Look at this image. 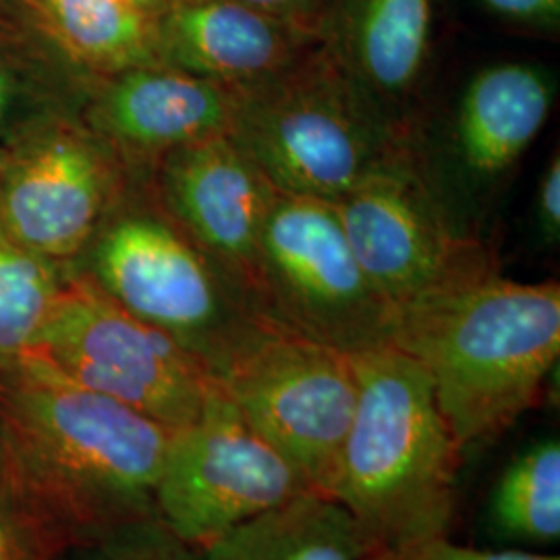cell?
<instances>
[{
	"label": "cell",
	"mask_w": 560,
	"mask_h": 560,
	"mask_svg": "<svg viewBox=\"0 0 560 560\" xmlns=\"http://www.w3.org/2000/svg\"><path fill=\"white\" fill-rule=\"evenodd\" d=\"M550 75L527 62L481 69L463 92L457 145L465 166L481 177L509 171L538 138L555 102Z\"/></svg>",
	"instance_id": "cell-17"
},
{
	"label": "cell",
	"mask_w": 560,
	"mask_h": 560,
	"mask_svg": "<svg viewBox=\"0 0 560 560\" xmlns=\"http://www.w3.org/2000/svg\"><path fill=\"white\" fill-rule=\"evenodd\" d=\"M365 277L397 314L499 270L480 241L453 224L402 148L332 201Z\"/></svg>",
	"instance_id": "cell-10"
},
{
	"label": "cell",
	"mask_w": 560,
	"mask_h": 560,
	"mask_svg": "<svg viewBox=\"0 0 560 560\" xmlns=\"http://www.w3.org/2000/svg\"><path fill=\"white\" fill-rule=\"evenodd\" d=\"M374 560H560L557 555H544L523 548H504V550H480L455 544L451 538L423 541L413 548L400 550Z\"/></svg>",
	"instance_id": "cell-25"
},
{
	"label": "cell",
	"mask_w": 560,
	"mask_h": 560,
	"mask_svg": "<svg viewBox=\"0 0 560 560\" xmlns=\"http://www.w3.org/2000/svg\"><path fill=\"white\" fill-rule=\"evenodd\" d=\"M538 229L548 245H559L560 241V159L559 152L550 156L544 171L538 191Z\"/></svg>",
	"instance_id": "cell-27"
},
{
	"label": "cell",
	"mask_w": 560,
	"mask_h": 560,
	"mask_svg": "<svg viewBox=\"0 0 560 560\" xmlns=\"http://www.w3.org/2000/svg\"><path fill=\"white\" fill-rule=\"evenodd\" d=\"M94 81L21 0H0V150L52 122L80 119Z\"/></svg>",
	"instance_id": "cell-15"
},
{
	"label": "cell",
	"mask_w": 560,
	"mask_h": 560,
	"mask_svg": "<svg viewBox=\"0 0 560 560\" xmlns=\"http://www.w3.org/2000/svg\"><path fill=\"white\" fill-rule=\"evenodd\" d=\"M258 303L280 324L349 353L390 342L395 326L335 203L284 191H277L261 226Z\"/></svg>",
	"instance_id": "cell-8"
},
{
	"label": "cell",
	"mask_w": 560,
	"mask_h": 560,
	"mask_svg": "<svg viewBox=\"0 0 560 560\" xmlns=\"http://www.w3.org/2000/svg\"><path fill=\"white\" fill-rule=\"evenodd\" d=\"M4 478L62 546L159 520L173 428L69 381L30 353L0 368Z\"/></svg>",
	"instance_id": "cell-1"
},
{
	"label": "cell",
	"mask_w": 560,
	"mask_h": 560,
	"mask_svg": "<svg viewBox=\"0 0 560 560\" xmlns=\"http://www.w3.org/2000/svg\"><path fill=\"white\" fill-rule=\"evenodd\" d=\"M73 272L217 372L268 318L161 208L150 183L127 180Z\"/></svg>",
	"instance_id": "cell-4"
},
{
	"label": "cell",
	"mask_w": 560,
	"mask_h": 560,
	"mask_svg": "<svg viewBox=\"0 0 560 560\" xmlns=\"http://www.w3.org/2000/svg\"><path fill=\"white\" fill-rule=\"evenodd\" d=\"M481 7L499 20L557 30L560 23V0H480Z\"/></svg>",
	"instance_id": "cell-26"
},
{
	"label": "cell",
	"mask_w": 560,
	"mask_h": 560,
	"mask_svg": "<svg viewBox=\"0 0 560 560\" xmlns=\"http://www.w3.org/2000/svg\"><path fill=\"white\" fill-rule=\"evenodd\" d=\"M129 2L136 4L143 13H148V15H152V18H159L168 0H129Z\"/></svg>",
	"instance_id": "cell-28"
},
{
	"label": "cell",
	"mask_w": 560,
	"mask_h": 560,
	"mask_svg": "<svg viewBox=\"0 0 560 560\" xmlns=\"http://www.w3.org/2000/svg\"><path fill=\"white\" fill-rule=\"evenodd\" d=\"M32 353L69 381L173 430L198 420L217 384L177 340L122 310L73 270Z\"/></svg>",
	"instance_id": "cell-7"
},
{
	"label": "cell",
	"mask_w": 560,
	"mask_h": 560,
	"mask_svg": "<svg viewBox=\"0 0 560 560\" xmlns=\"http://www.w3.org/2000/svg\"><path fill=\"white\" fill-rule=\"evenodd\" d=\"M206 560H360L353 523L339 502L307 492L214 541Z\"/></svg>",
	"instance_id": "cell-19"
},
{
	"label": "cell",
	"mask_w": 560,
	"mask_h": 560,
	"mask_svg": "<svg viewBox=\"0 0 560 560\" xmlns=\"http://www.w3.org/2000/svg\"><path fill=\"white\" fill-rule=\"evenodd\" d=\"M390 342L423 368L463 451L494 442L540 405L559 363V282L486 272L399 312Z\"/></svg>",
	"instance_id": "cell-2"
},
{
	"label": "cell",
	"mask_w": 560,
	"mask_h": 560,
	"mask_svg": "<svg viewBox=\"0 0 560 560\" xmlns=\"http://www.w3.org/2000/svg\"><path fill=\"white\" fill-rule=\"evenodd\" d=\"M488 523L501 540L525 546L559 544V439L532 442L504 467L488 501Z\"/></svg>",
	"instance_id": "cell-20"
},
{
	"label": "cell",
	"mask_w": 560,
	"mask_h": 560,
	"mask_svg": "<svg viewBox=\"0 0 560 560\" xmlns=\"http://www.w3.org/2000/svg\"><path fill=\"white\" fill-rule=\"evenodd\" d=\"M59 536L23 501L13 483L0 480V560H55Z\"/></svg>",
	"instance_id": "cell-23"
},
{
	"label": "cell",
	"mask_w": 560,
	"mask_h": 560,
	"mask_svg": "<svg viewBox=\"0 0 560 560\" xmlns=\"http://www.w3.org/2000/svg\"><path fill=\"white\" fill-rule=\"evenodd\" d=\"M358 405L330 497L353 523L361 559L451 538L463 446L432 382L393 342L353 353Z\"/></svg>",
	"instance_id": "cell-3"
},
{
	"label": "cell",
	"mask_w": 560,
	"mask_h": 560,
	"mask_svg": "<svg viewBox=\"0 0 560 560\" xmlns=\"http://www.w3.org/2000/svg\"><path fill=\"white\" fill-rule=\"evenodd\" d=\"M67 59L101 80L161 65L156 18L129 0H21Z\"/></svg>",
	"instance_id": "cell-18"
},
{
	"label": "cell",
	"mask_w": 560,
	"mask_h": 560,
	"mask_svg": "<svg viewBox=\"0 0 560 560\" xmlns=\"http://www.w3.org/2000/svg\"><path fill=\"white\" fill-rule=\"evenodd\" d=\"M229 136L279 191L326 201L405 148L326 42L279 75L240 85Z\"/></svg>",
	"instance_id": "cell-5"
},
{
	"label": "cell",
	"mask_w": 560,
	"mask_h": 560,
	"mask_svg": "<svg viewBox=\"0 0 560 560\" xmlns=\"http://www.w3.org/2000/svg\"><path fill=\"white\" fill-rule=\"evenodd\" d=\"M214 381L310 490L328 499L358 405L353 353L268 316Z\"/></svg>",
	"instance_id": "cell-6"
},
{
	"label": "cell",
	"mask_w": 560,
	"mask_h": 560,
	"mask_svg": "<svg viewBox=\"0 0 560 560\" xmlns=\"http://www.w3.org/2000/svg\"><path fill=\"white\" fill-rule=\"evenodd\" d=\"M55 560H206L198 550L175 538L159 520L141 521L101 540L62 548Z\"/></svg>",
	"instance_id": "cell-22"
},
{
	"label": "cell",
	"mask_w": 560,
	"mask_h": 560,
	"mask_svg": "<svg viewBox=\"0 0 560 560\" xmlns=\"http://www.w3.org/2000/svg\"><path fill=\"white\" fill-rule=\"evenodd\" d=\"M4 476V451H2V428H0V480Z\"/></svg>",
	"instance_id": "cell-29"
},
{
	"label": "cell",
	"mask_w": 560,
	"mask_h": 560,
	"mask_svg": "<svg viewBox=\"0 0 560 560\" xmlns=\"http://www.w3.org/2000/svg\"><path fill=\"white\" fill-rule=\"evenodd\" d=\"M131 177L81 119H65L2 150L0 217L32 252L71 266Z\"/></svg>",
	"instance_id": "cell-11"
},
{
	"label": "cell",
	"mask_w": 560,
	"mask_h": 560,
	"mask_svg": "<svg viewBox=\"0 0 560 560\" xmlns=\"http://www.w3.org/2000/svg\"><path fill=\"white\" fill-rule=\"evenodd\" d=\"M156 32L164 65L229 85L279 75L324 42L235 0H168Z\"/></svg>",
	"instance_id": "cell-14"
},
{
	"label": "cell",
	"mask_w": 560,
	"mask_h": 560,
	"mask_svg": "<svg viewBox=\"0 0 560 560\" xmlns=\"http://www.w3.org/2000/svg\"><path fill=\"white\" fill-rule=\"evenodd\" d=\"M237 106L240 85L161 62L94 81L80 119L131 173H148L173 150L229 136Z\"/></svg>",
	"instance_id": "cell-13"
},
{
	"label": "cell",
	"mask_w": 560,
	"mask_h": 560,
	"mask_svg": "<svg viewBox=\"0 0 560 560\" xmlns=\"http://www.w3.org/2000/svg\"><path fill=\"white\" fill-rule=\"evenodd\" d=\"M145 175L162 210L260 307L261 226L279 189L240 143L217 136L183 145Z\"/></svg>",
	"instance_id": "cell-12"
},
{
	"label": "cell",
	"mask_w": 560,
	"mask_h": 560,
	"mask_svg": "<svg viewBox=\"0 0 560 560\" xmlns=\"http://www.w3.org/2000/svg\"><path fill=\"white\" fill-rule=\"evenodd\" d=\"M307 492L300 471L252 428L217 382L198 420L173 432L154 502L156 517L175 538L206 550Z\"/></svg>",
	"instance_id": "cell-9"
},
{
	"label": "cell",
	"mask_w": 560,
	"mask_h": 560,
	"mask_svg": "<svg viewBox=\"0 0 560 560\" xmlns=\"http://www.w3.org/2000/svg\"><path fill=\"white\" fill-rule=\"evenodd\" d=\"M326 42L340 0H235Z\"/></svg>",
	"instance_id": "cell-24"
},
{
	"label": "cell",
	"mask_w": 560,
	"mask_h": 560,
	"mask_svg": "<svg viewBox=\"0 0 560 560\" xmlns=\"http://www.w3.org/2000/svg\"><path fill=\"white\" fill-rule=\"evenodd\" d=\"M0 159H2V150H0Z\"/></svg>",
	"instance_id": "cell-30"
},
{
	"label": "cell",
	"mask_w": 560,
	"mask_h": 560,
	"mask_svg": "<svg viewBox=\"0 0 560 560\" xmlns=\"http://www.w3.org/2000/svg\"><path fill=\"white\" fill-rule=\"evenodd\" d=\"M432 25V0H340L326 44L386 110L418 88Z\"/></svg>",
	"instance_id": "cell-16"
},
{
	"label": "cell",
	"mask_w": 560,
	"mask_h": 560,
	"mask_svg": "<svg viewBox=\"0 0 560 560\" xmlns=\"http://www.w3.org/2000/svg\"><path fill=\"white\" fill-rule=\"evenodd\" d=\"M69 275L15 240L0 217V368L36 349Z\"/></svg>",
	"instance_id": "cell-21"
}]
</instances>
